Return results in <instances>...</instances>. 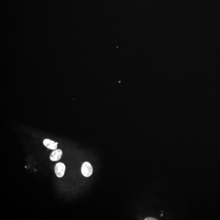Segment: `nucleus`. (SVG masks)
<instances>
[{"instance_id":"f257e3e1","label":"nucleus","mask_w":220,"mask_h":220,"mask_svg":"<svg viewBox=\"0 0 220 220\" xmlns=\"http://www.w3.org/2000/svg\"><path fill=\"white\" fill-rule=\"evenodd\" d=\"M81 172L83 176L85 177H89L92 175L93 169L90 163L88 162L83 163L82 166Z\"/></svg>"},{"instance_id":"f03ea898","label":"nucleus","mask_w":220,"mask_h":220,"mask_svg":"<svg viewBox=\"0 0 220 220\" xmlns=\"http://www.w3.org/2000/svg\"><path fill=\"white\" fill-rule=\"evenodd\" d=\"M66 167L65 164L62 163H58L56 165L54 170L56 174L58 177H62L64 176Z\"/></svg>"},{"instance_id":"7ed1b4c3","label":"nucleus","mask_w":220,"mask_h":220,"mask_svg":"<svg viewBox=\"0 0 220 220\" xmlns=\"http://www.w3.org/2000/svg\"><path fill=\"white\" fill-rule=\"evenodd\" d=\"M63 152L60 149H56L54 150L51 154L50 160L53 162L59 161L62 157Z\"/></svg>"},{"instance_id":"20e7f679","label":"nucleus","mask_w":220,"mask_h":220,"mask_svg":"<svg viewBox=\"0 0 220 220\" xmlns=\"http://www.w3.org/2000/svg\"><path fill=\"white\" fill-rule=\"evenodd\" d=\"M43 144L48 149L52 150H56L57 148L58 143L55 142L54 141L49 140V139H45L43 141Z\"/></svg>"},{"instance_id":"39448f33","label":"nucleus","mask_w":220,"mask_h":220,"mask_svg":"<svg viewBox=\"0 0 220 220\" xmlns=\"http://www.w3.org/2000/svg\"><path fill=\"white\" fill-rule=\"evenodd\" d=\"M145 220H157L156 219L152 218H146L145 219Z\"/></svg>"}]
</instances>
